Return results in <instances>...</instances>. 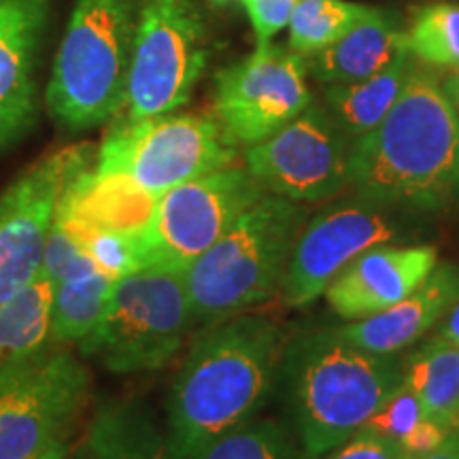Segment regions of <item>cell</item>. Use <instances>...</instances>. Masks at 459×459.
Here are the masks:
<instances>
[{
	"label": "cell",
	"mask_w": 459,
	"mask_h": 459,
	"mask_svg": "<svg viewBox=\"0 0 459 459\" xmlns=\"http://www.w3.org/2000/svg\"><path fill=\"white\" fill-rule=\"evenodd\" d=\"M237 162V145L215 117L169 113L147 122H115L96 152L94 170L130 181L149 196Z\"/></svg>",
	"instance_id": "obj_8"
},
{
	"label": "cell",
	"mask_w": 459,
	"mask_h": 459,
	"mask_svg": "<svg viewBox=\"0 0 459 459\" xmlns=\"http://www.w3.org/2000/svg\"><path fill=\"white\" fill-rule=\"evenodd\" d=\"M54 279L41 268L30 283L0 304V368L54 347Z\"/></svg>",
	"instance_id": "obj_19"
},
{
	"label": "cell",
	"mask_w": 459,
	"mask_h": 459,
	"mask_svg": "<svg viewBox=\"0 0 459 459\" xmlns=\"http://www.w3.org/2000/svg\"><path fill=\"white\" fill-rule=\"evenodd\" d=\"M436 338H443V341L457 342L459 344V302L445 315L443 325L436 332Z\"/></svg>",
	"instance_id": "obj_33"
},
{
	"label": "cell",
	"mask_w": 459,
	"mask_h": 459,
	"mask_svg": "<svg viewBox=\"0 0 459 459\" xmlns=\"http://www.w3.org/2000/svg\"><path fill=\"white\" fill-rule=\"evenodd\" d=\"M438 264L432 245H378L349 262L325 287V300L338 317L366 319L412 294Z\"/></svg>",
	"instance_id": "obj_16"
},
{
	"label": "cell",
	"mask_w": 459,
	"mask_h": 459,
	"mask_svg": "<svg viewBox=\"0 0 459 459\" xmlns=\"http://www.w3.org/2000/svg\"><path fill=\"white\" fill-rule=\"evenodd\" d=\"M400 459H419V457H417V455H411V453H406V451H404V453H402V457H400Z\"/></svg>",
	"instance_id": "obj_37"
},
{
	"label": "cell",
	"mask_w": 459,
	"mask_h": 459,
	"mask_svg": "<svg viewBox=\"0 0 459 459\" xmlns=\"http://www.w3.org/2000/svg\"><path fill=\"white\" fill-rule=\"evenodd\" d=\"M370 11L347 0H300L290 20V49L311 56L347 34Z\"/></svg>",
	"instance_id": "obj_24"
},
{
	"label": "cell",
	"mask_w": 459,
	"mask_h": 459,
	"mask_svg": "<svg viewBox=\"0 0 459 459\" xmlns=\"http://www.w3.org/2000/svg\"><path fill=\"white\" fill-rule=\"evenodd\" d=\"M455 428H459V421H457V426H455Z\"/></svg>",
	"instance_id": "obj_39"
},
{
	"label": "cell",
	"mask_w": 459,
	"mask_h": 459,
	"mask_svg": "<svg viewBox=\"0 0 459 459\" xmlns=\"http://www.w3.org/2000/svg\"><path fill=\"white\" fill-rule=\"evenodd\" d=\"M96 268L100 266L96 264L85 240L56 213L48 240H45L43 271L54 279V283H57V281L77 277V274L91 273Z\"/></svg>",
	"instance_id": "obj_27"
},
{
	"label": "cell",
	"mask_w": 459,
	"mask_h": 459,
	"mask_svg": "<svg viewBox=\"0 0 459 459\" xmlns=\"http://www.w3.org/2000/svg\"><path fill=\"white\" fill-rule=\"evenodd\" d=\"M88 459H169L166 440L141 402L111 400L99 406L83 436Z\"/></svg>",
	"instance_id": "obj_21"
},
{
	"label": "cell",
	"mask_w": 459,
	"mask_h": 459,
	"mask_svg": "<svg viewBox=\"0 0 459 459\" xmlns=\"http://www.w3.org/2000/svg\"><path fill=\"white\" fill-rule=\"evenodd\" d=\"M349 136L328 108L308 105L274 132L247 147L245 169L266 192L294 203H324L349 187Z\"/></svg>",
	"instance_id": "obj_14"
},
{
	"label": "cell",
	"mask_w": 459,
	"mask_h": 459,
	"mask_svg": "<svg viewBox=\"0 0 459 459\" xmlns=\"http://www.w3.org/2000/svg\"><path fill=\"white\" fill-rule=\"evenodd\" d=\"M443 90H445L446 99L451 100L453 108H455L457 115H459V66L453 68V74L445 82Z\"/></svg>",
	"instance_id": "obj_34"
},
{
	"label": "cell",
	"mask_w": 459,
	"mask_h": 459,
	"mask_svg": "<svg viewBox=\"0 0 459 459\" xmlns=\"http://www.w3.org/2000/svg\"><path fill=\"white\" fill-rule=\"evenodd\" d=\"M412 60L402 49L392 65L353 83H332L325 90V108L349 139H359L385 119L409 79Z\"/></svg>",
	"instance_id": "obj_20"
},
{
	"label": "cell",
	"mask_w": 459,
	"mask_h": 459,
	"mask_svg": "<svg viewBox=\"0 0 459 459\" xmlns=\"http://www.w3.org/2000/svg\"><path fill=\"white\" fill-rule=\"evenodd\" d=\"M404 48L411 56L434 66H459V4L438 3L421 9L409 30Z\"/></svg>",
	"instance_id": "obj_26"
},
{
	"label": "cell",
	"mask_w": 459,
	"mask_h": 459,
	"mask_svg": "<svg viewBox=\"0 0 459 459\" xmlns=\"http://www.w3.org/2000/svg\"><path fill=\"white\" fill-rule=\"evenodd\" d=\"M419 459H459V428H453L443 443Z\"/></svg>",
	"instance_id": "obj_32"
},
{
	"label": "cell",
	"mask_w": 459,
	"mask_h": 459,
	"mask_svg": "<svg viewBox=\"0 0 459 459\" xmlns=\"http://www.w3.org/2000/svg\"><path fill=\"white\" fill-rule=\"evenodd\" d=\"M308 221L300 203L268 192L183 271L198 324L237 317L279 294Z\"/></svg>",
	"instance_id": "obj_4"
},
{
	"label": "cell",
	"mask_w": 459,
	"mask_h": 459,
	"mask_svg": "<svg viewBox=\"0 0 459 459\" xmlns=\"http://www.w3.org/2000/svg\"><path fill=\"white\" fill-rule=\"evenodd\" d=\"M283 368L308 459L347 443L404 381V364L394 355L366 351L338 330H317L287 344Z\"/></svg>",
	"instance_id": "obj_3"
},
{
	"label": "cell",
	"mask_w": 459,
	"mask_h": 459,
	"mask_svg": "<svg viewBox=\"0 0 459 459\" xmlns=\"http://www.w3.org/2000/svg\"><path fill=\"white\" fill-rule=\"evenodd\" d=\"M423 417H426V412H423V406L419 402L417 394L412 392L409 383L402 381V385L389 395L385 404L368 419V423L361 429H368V432H375L378 436H385L389 440H395V443H402V438Z\"/></svg>",
	"instance_id": "obj_28"
},
{
	"label": "cell",
	"mask_w": 459,
	"mask_h": 459,
	"mask_svg": "<svg viewBox=\"0 0 459 459\" xmlns=\"http://www.w3.org/2000/svg\"><path fill=\"white\" fill-rule=\"evenodd\" d=\"M215 3H220V4H221V3H228V0H215Z\"/></svg>",
	"instance_id": "obj_38"
},
{
	"label": "cell",
	"mask_w": 459,
	"mask_h": 459,
	"mask_svg": "<svg viewBox=\"0 0 459 459\" xmlns=\"http://www.w3.org/2000/svg\"><path fill=\"white\" fill-rule=\"evenodd\" d=\"M136 20L139 0H74L45 94L62 128H99L122 113Z\"/></svg>",
	"instance_id": "obj_5"
},
{
	"label": "cell",
	"mask_w": 459,
	"mask_h": 459,
	"mask_svg": "<svg viewBox=\"0 0 459 459\" xmlns=\"http://www.w3.org/2000/svg\"><path fill=\"white\" fill-rule=\"evenodd\" d=\"M404 381L421 402L423 412L440 428L459 421V344L432 338L404 361Z\"/></svg>",
	"instance_id": "obj_22"
},
{
	"label": "cell",
	"mask_w": 459,
	"mask_h": 459,
	"mask_svg": "<svg viewBox=\"0 0 459 459\" xmlns=\"http://www.w3.org/2000/svg\"><path fill=\"white\" fill-rule=\"evenodd\" d=\"M449 432L451 429L440 428L438 423L432 421V419L423 417L421 421H419L417 426L404 436V438H402L400 446L406 453H411V455L423 457V455H428L429 451H434L440 443H443Z\"/></svg>",
	"instance_id": "obj_31"
},
{
	"label": "cell",
	"mask_w": 459,
	"mask_h": 459,
	"mask_svg": "<svg viewBox=\"0 0 459 459\" xmlns=\"http://www.w3.org/2000/svg\"><path fill=\"white\" fill-rule=\"evenodd\" d=\"M300 0H243L251 24L257 34V45H266L281 28L290 24Z\"/></svg>",
	"instance_id": "obj_29"
},
{
	"label": "cell",
	"mask_w": 459,
	"mask_h": 459,
	"mask_svg": "<svg viewBox=\"0 0 459 459\" xmlns=\"http://www.w3.org/2000/svg\"><path fill=\"white\" fill-rule=\"evenodd\" d=\"M65 459H88V451H85V445L83 443L77 445L74 449L71 446V451H68V455Z\"/></svg>",
	"instance_id": "obj_36"
},
{
	"label": "cell",
	"mask_w": 459,
	"mask_h": 459,
	"mask_svg": "<svg viewBox=\"0 0 459 459\" xmlns=\"http://www.w3.org/2000/svg\"><path fill=\"white\" fill-rule=\"evenodd\" d=\"M347 170L375 203L423 213L459 203V115L432 71L412 62L392 111L351 141Z\"/></svg>",
	"instance_id": "obj_2"
},
{
	"label": "cell",
	"mask_w": 459,
	"mask_h": 459,
	"mask_svg": "<svg viewBox=\"0 0 459 459\" xmlns=\"http://www.w3.org/2000/svg\"><path fill=\"white\" fill-rule=\"evenodd\" d=\"M402 453L404 449L395 440L359 429L347 443L332 451L328 459H400Z\"/></svg>",
	"instance_id": "obj_30"
},
{
	"label": "cell",
	"mask_w": 459,
	"mask_h": 459,
	"mask_svg": "<svg viewBox=\"0 0 459 459\" xmlns=\"http://www.w3.org/2000/svg\"><path fill=\"white\" fill-rule=\"evenodd\" d=\"M457 302L459 266L436 264L434 271L404 300L336 330L342 338L366 351L395 355L426 336Z\"/></svg>",
	"instance_id": "obj_17"
},
{
	"label": "cell",
	"mask_w": 459,
	"mask_h": 459,
	"mask_svg": "<svg viewBox=\"0 0 459 459\" xmlns=\"http://www.w3.org/2000/svg\"><path fill=\"white\" fill-rule=\"evenodd\" d=\"M115 277L96 271L57 281L54 294V344H82L94 334L111 300Z\"/></svg>",
	"instance_id": "obj_23"
},
{
	"label": "cell",
	"mask_w": 459,
	"mask_h": 459,
	"mask_svg": "<svg viewBox=\"0 0 459 459\" xmlns=\"http://www.w3.org/2000/svg\"><path fill=\"white\" fill-rule=\"evenodd\" d=\"M209 34L192 0H139L119 122H147L189 102L209 62Z\"/></svg>",
	"instance_id": "obj_9"
},
{
	"label": "cell",
	"mask_w": 459,
	"mask_h": 459,
	"mask_svg": "<svg viewBox=\"0 0 459 459\" xmlns=\"http://www.w3.org/2000/svg\"><path fill=\"white\" fill-rule=\"evenodd\" d=\"M96 160L90 143L62 147L0 189V304L43 268V251L68 186Z\"/></svg>",
	"instance_id": "obj_11"
},
{
	"label": "cell",
	"mask_w": 459,
	"mask_h": 459,
	"mask_svg": "<svg viewBox=\"0 0 459 459\" xmlns=\"http://www.w3.org/2000/svg\"><path fill=\"white\" fill-rule=\"evenodd\" d=\"M68 451H71V443H62V445L54 446V449L45 451L43 455H39L34 459H65L68 455Z\"/></svg>",
	"instance_id": "obj_35"
},
{
	"label": "cell",
	"mask_w": 459,
	"mask_h": 459,
	"mask_svg": "<svg viewBox=\"0 0 459 459\" xmlns=\"http://www.w3.org/2000/svg\"><path fill=\"white\" fill-rule=\"evenodd\" d=\"M51 0H0V158L39 119V60Z\"/></svg>",
	"instance_id": "obj_15"
},
{
	"label": "cell",
	"mask_w": 459,
	"mask_h": 459,
	"mask_svg": "<svg viewBox=\"0 0 459 459\" xmlns=\"http://www.w3.org/2000/svg\"><path fill=\"white\" fill-rule=\"evenodd\" d=\"M402 211L355 196L304 223L281 285L285 307L300 308L315 302L355 257L411 234L412 226Z\"/></svg>",
	"instance_id": "obj_12"
},
{
	"label": "cell",
	"mask_w": 459,
	"mask_h": 459,
	"mask_svg": "<svg viewBox=\"0 0 459 459\" xmlns=\"http://www.w3.org/2000/svg\"><path fill=\"white\" fill-rule=\"evenodd\" d=\"M285 332L260 315L209 324L194 338L166 406V457L192 459L255 419L283 368Z\"/></svg>",
	"instance_id": "obj_1"
},
{
	"label": "cell",
	"mask_w": 459,
	"mask_h": 459,
	"mask_svg": "<svg viewBox=\"0 0 459 459\" xmlns=\"http://www.w3.org/2000/svg\"><path fill=\"white\" fill-rule=\"evenodd\" d=\"M192 459H308L296 438L273 419H251L220 436Z\"/></svg>",
	"instance_id": "obj_25"
},
{
	"label": "cell",
	"mask_w": 459,
	"mask_h": 459,
	"mask_svg": "<svg viewBox=\"0 0 459 459\" xmlns=\"http://www.w3.org/2000/svg\"><path fill=\"white\" fill-rule=\"evenodd\" d=\"M245 166H226L169 189L136 232L126 234L128 271H186L209 251L240 215L266 196Z\"/></svg>",
	"instance_id": "obj_7"
},
{
	"label": "cell",
	"mask_w": 459,
	"mask_h": 459,
	"mask_svg": "<svg viewBox=\"0 0 459 459\" xmlns=\"http://www.w3.org/2000/svg\"><path fill=\"white\" fill-rule=\"evenodd\" d=\"M90 394L88 366L62 344L0 368V459H34L71 443Z\"/></svg>",
	"instance_id": "obj_10"
},
{
	"label": "cell",
	"mask_w": 459,
	"mask_h": 459,
	"mask_svg": "<svg viewBox=\"0 0 459 459\" xmlns=\"http://www.w3.org/2000/svg\"><path fill=\"white\" fill-rule=\"evenodd\" d=\"M404 48L400 17L375 9L351 30L311 56H304L307 71L321 83H353L372 77L392 65Z\"/></svg>",
	"instance_id": "obj_18"
},
{
	"label": "cell",
	"mask_w": 459,
	"mask_h": 459,
	"mask_svg": "<svg viewBox=\"0 0 459 459\" xmlns=\"http://www.w3.org/2000/svg\"><path fill=\"white\" fill-rule=\"evenodd\" d=\"M304 74V56L273 41L217 73L213 111L228 139L257 145L296 119L313 102Z\"/></svg>",
	"instance_id": "obj_13"
},
{
	"label": "cell",
	"mask_w": 459,
	"mask_h": 459,
	"mask_svg": "<svg viewBox=\"0 0 459 459\" xmlns=\"http://www.w3.org/2000/svg\"><path fill=\"white\" fill-rule=\"evenodd\" d=\"M194 321L183 273L141 268L115 277L105 317L79 349L113 375L158 370L181 351Z\"/></svg>",
	"instance_id": "obj_6"
}]
</instances>
